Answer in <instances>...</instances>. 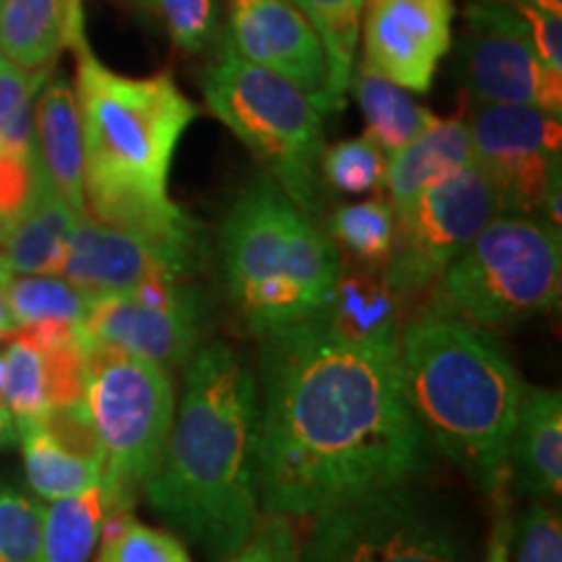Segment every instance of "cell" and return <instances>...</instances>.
<instances>
[{"mask_svg":"<svg viewBox=\"0 0 562 562\" xmlns=\"http://www.w3.org/2000/svg\"><path fill=\"white\" fill-rule=\"evenodd\" d=\"M89 302L79 286L55 273H11L5 281L13 328L34 321H83Z\"/></svg>","mask_w":562,"mask_h":562,"instance_id":"cell-27","label":"cell"},{"mask_svg":"<svg viewBox=\"0 0 562 562\" xmlns=\"http://www.w3.org/2000/svg\"><path fill=\"white\" fill-rule=\"evenodd\" d=\"M201 256L81 216L70 235L60 277L89 300L133 292L146 279H186Z\"/></svg>","mask_w":562,"mask_h":562,"instance_id":"cell-15","label":"cell"},{"mask_svg":"<svg viewBox=\"0 0 562 562\" xmlns=\"http://www.w3.org/2000/svg\"><path fill=\"white\" fill-rule=\"evenodd\" d=\"M34 165H37V154L32 159H21L16 154L0 149V220L11 216L26 201L34 182Z\"/></svg>","mask_w":562,"mask_h":562,"instance_id":"cell-37","label":"cell"},{"mask_svg":"<svg viewBox=\"0 0 562 562\" xmlns=\"http://www.w3.org/2000/svg\"><path fill=\"white\" fill-rule=\"evenodd\" d=\"M83 404L100 435L104 516L131 513L157 472L175 419L170 370L89 339Z\"/></svg>","mask_w":562,"mask_h":562,"instance_id":"cell-8","label":"cell"},{"mask_svg":"<svg viewBox=\"0 0 562 562\" xmlns=\"http://www.w3.org/2000/svg\"><path fill=\"white\" fill-rule=\"evenodd\" d=\"M9 277L11 273L3 269V263H0V339H9V334L13 331L9 305H5V281H9Z\"/></svg>","mask_w":562,"mask_h":562,"instance_id":"cell-39","label":"cell"},{"mask_svg":"<svg viewBox=\"0 0 562 562\" xmlns=\"http://www.w3.org/2000/svg\"><path fill=\"white\" fill-rule=\"evenodd\" d=\"M467 125L474 161L501 191L503 214L542 216L560 227V117L529 104H476Z\"/></svg>","mask_w":562,"mask_h":562,"instance_id":"cell-11","label":"cell"},{"mask_svg":"<svg viewBox=\"0 0 562 562\" xmlns=\"http://www.w3.org/2000/svg\"><path fill=\"white\" fill-rule=\"evenodd\" d=\"M510 474L537 501H560L562 492V398L560 391L524 385L510 448Z\"/></svg>","mask_w":562,"mask_h":562,"instance_id":"cell-19","label":"cell"},{"mask_svg":"<svg viewBox=\"0 0 562 562\" xmlns=\"http://www.w3.org/2000/svg\"><path fill=\"white\" fill-rule=\"evenodd\" d=\"M261 344L256 490L263 513L315 516L425 472L430 438L406 398L398 351L349 341L323 318Z\"/></svg>","mask_w":562,"mask_h":562,"instance_id":"cell-1","label":"cell"},{"mask_svg":"<svg viewBox=\"0 0 562 562\" xmlns=\"http://www.w3.org/2000/svg\"><path fill=\"white\" fill-rule=\"evenodd\" d=\"M3 355V402L9 406L13 425L24 427L37 422L50 409L47 402V370L42 351L26 347L16 339H9Z\"/></svg>","mask_w":562,"mask_h":562,"instance_id":"cell-31","label":"cell"},{"mask_svg":"<svg viewBox=\"0 0 562 562\" xmlns=\"http://www.w3.org/2000/svg\"><path fill=\"white\" fill-rule=\"evenodd\" d=\"M497 521L495 531H492L490 539V554L487 562H510V544H513V524L510 518L505 516V508H497Z\"/></svg>","mask_w":562,"mask_h":562,"instance_id":"cell-38","label":"cell"},{"mask_svg":"<svg viewBox=\"0 0 562 562\" xmlns=\"http://www.w3.org/2000/svg\"><path fill=\"white\" fill-rule=\"evenodd\" d=\"M385 167L389 161H385L383 149L368 133L331 146L328 151H323L321 159L326 186L347 195L381 191L385 186Z\"/></svg>","mask_w":562,"mask_h":562,"instance_id":"cell-32","label":"cell"},{"mask_svg":"<svg viewBox=\"0 0 562 562\" xmlns=\"http://www.w3.org/2000/svg\"><path fill=\"white\" fill-rule=\"evenodd\" d=\"M76 222L37 157L30 195L0 220V263L9 273H60Z\"/></svg>","mask_w":562,"mask_h":562,"instance_id":"cell-17","label":"cell"},{"mask_svg":"<svg viewBox=\"0 0 562 562\" xmlns=\"http://www.w3.org/2000/svg\"><path fill=\"white\" fill-rule=\"evenodd\" d=\"M203 305L154 307L131 292L104 294L89 302L81 321L91 341L128 351L140 360L175 370L188 364L201 344Z\"/></svg>","mask_w":562,"mask_h":562,"instance_id":"cell-16","label":"cell"},{"mask_svg":"<svg viewBox=\"0 0 562 562\" xmlns=\"http://www.w3.org/2000/svg\"><path fill=\"white\" fill-rule=\"evenodd\" d=\"M224 562H300V544L290 518L279 513L258 516L245 544Z\"/></svg>","mask_w":562,"mask_h":562,"instance_id":"cell-35","label":"cell"},{"mask_svg":"<svg viewBox=\"0 0 562 562\" xmlns=\"http://www.w3.org/2000/svg\"><path fill=\"white\" fill-rule=\"evenodd\" d=\"M349 87L355 91L364 123H368V136L389 154H396L438 117L432 110L414 102V97L404 87L375 74L364 63L351 70Z\"/></svg>","mask_w":562,"mask_h":562,"instance_id":"cell-23","label":"cell"},{"mask_svg":"<svg viewBox=\"0 0 562 562\" xmlns=\"http://www.w3.org/2000/svg\"><path fill=\"white\" fill-rule=\"evenodd\" d=\"M393 237H396V216L391 201L385 199L349 203L336 209L331 216V240L368 269H385Z\"/></svg>","mask_w":562,"mask_h":562,"instance_id":"cell-28","label":"cell"},{"mask_svg":"<svg viewBox=\"0 0 562 562\" xmlns=\"http://www.w3.org/2000/svg\"><path fill=\"white\" fill-rule=\"evenodd\" d=\"M300 562H476V552L451 513L398 482L315 513Z\"/></svg>","mask_w":562,"mask_h":562,"instance_id":"cell-9","label":"cell"},{"mask_svg":"<svg viewBox=\"0 0 562 562\" xmlns=\"http://www.w3.org/2000/svg\"><path fill=\"white\" fill-rule=\"evenodd\" d=\"M224 286L258 339L321 318L341 271L339 248L258 172L237 193L220 229Z\"/></svg>","mask_w":562,"mask_h":562,"instance_id":"cell-5","label":"cell"},{"mask_svg":"<svg viewBox=\"0 0 562 562\" xmlns=\"http://www.w3.org/2000/svg\"><path fill=\"white\" fill-rule=\"evenodd\" d=\"M34 140L47 178L76 216L87 214L83 201V138L76 91L63 74H50L34 104Z\"/></svg>","mask_w":562,"mask_h":562,"instance_id":"cell-20","label":"cell"},{"mask_svg":"<svg viewBox=\"0 0 562 562\" xmlns=\"http://www.w3.org/2000/svg\"><path fill=\"white\" fill-rule=\"evenodd\" d=\"M516 562H562L560 513L533 503L518 526Z\"/></svg>","mask_w":562,"mask_h":562,"instance_id":"cell-36","label":"cell"},{"mask_svg":"<svg viewBox=\"0 0 562 562\" xmlns=\"http://www.w3.org/2000/svg\"><path fill=\"white\" fill-rule=\"evenodd\" d=\"M76 53V104L83 138V201L91 220L201 256L199 222L167 193L182 133L199 117L170 74L123 76L89 47Z\"/></svg>","mask_w":562,"mask_h":562,"instance_id":"cell-3","label":"cell"},{"mask_svg":"<svg viewBox=\"0 0 562 562\" xmlns=\"http://www.w3.org/2000/svg\"><path fill=\"white\" fill-rule=\"evenodd\" d=\"M224 45L313 97L326 115L328 63L313 24L290 0H229Z\"/></svg>","mask_w":562,"mask_h":562,"instance_id":"cell-14","label":"cell"},{"mask_svg":"<svg viewBox=\"0 0 562 562\" xmlns=\"http://www.w3.org/2000/svg\"><path fill=\"white\" fill-rule=\"evenodd\" d=\"M104 505L100 487L60 497L45 508L40 562H89L100 544Z\"/></svg>","mask_w":562,"mask_h":562,"instance_id":"cell-26","label":"cell"},{"mask_svg":"<svg viewBox=\"0 0 562 562\" xmlns=\"http://www.w3.org/2000/svg\"><path fill=\"white\" fill-rule=\"evenodd\" d=\"M396 294L385 284V277L370 273H341L336 277L331 300L321 318L336 334L362 347L398 351Z\"/></svg>","mask_w":562,"mask_h":562,"instance_id":"cell-22","label":"cell"},{"mask_svg":"<svg viewBox=\"0 0 562 562\" xmlns=\"http://www.w3.org/2000/svg\"><path fill=\"white\" fill-rule=\"evenodd\" d=\"M256 427L258 383L248 364L224 341L195 349L170 438L144 495L209 562L240 550L261 516Z\"/></svg>","mask_w":562,"mask_h":562,"instance_id":"cell-2","label":"cell"},{"mask_svg":"<svg viewBox=\"0 0 562 562\" xmlns=\"http://www.w3.org/2000/svg\"><path fill=\"white\" fill-rule=\"evenodd\" d=\"M552 3H558V5H562V0H552Z\"/></svg>","mask_w":562,"mask_h":562,"instance_id":"cell-42","label":"cell"},{"mask_svg":"<svg viewBox=\"0 0 562 562\" xmlns=\"http://www.w3.org/2000/svg\"><path fill=\"white\" fill-rule=\"evenodd\" d=\"M453 0H364V66L425 94L453 45Z\"/></svg>","mask_w":562,"mask_h":562,"instance_id":"cell-13","label":"cell"},{"mask_svg":"<svg viewBox=\"0 0 562 562\" xmlns=\"http://www.w3.org/2000/svg\"><path fill=\"white\" fill-rule=\"evenodd\" d=\"M497 214H503L501 191L476 161L435 182L396 216L385 284L393 294L422 292Z\"/></svg>","mask_w":562,"mask_h":562,"instance_id":"cell-10","label":"cell"},{"mask_svg":"<svg viewBox=\"0 0 562 562\" xmlns=\"http://www.w3.org/2000/svg\"><path fill=\"white\" fill-rule=\"evenodd\" d=\"M50 76L30 74L5 55H0V149L32 159L34 140V97Z\"/></svg>","mask_w":562,"mask_h":562,"instance_id":"cell-29","label":"cell"},{"mask_svg":"<svg viewBox=\"0 0 562 562\" xmlns=\"http://www.w3.org/2000/svg\"><path fill=\"white\" fill-rule=\"evenodd\" d=\"M313 24L328 63L326 115L344 108L357 47H360L364 0H290Z\"/></svg>","mask_w":562,"mask_h":562,"instance_id":"cell-24","label":"cell"},{"mask_svg":"<svg viewBox=\"0 0 562 562\" xmlns=\"http://www.w3.org/2000/svg\"><path fill=\"white\" fill-rule=\"evenodd\" d=\"M13 438H16V425H13L11 412L5 406H0V451L9 448Z\"/></svg>","mask_w":562,"mask_h":562,"instance_id":"cell-40","label":"cell"},{"mask_svg":"<svg viewBox=\"0 0 562 562\" xmlns=\"http://www.w3.org/2000/svg\"><path fill=\"white\" fill-rule=\"evenodd\" d=\"M560 286V227L497 214L440 273L435 305L484 331H508L558 307Z\"/></svg>","mask_w":562,"mask_h":562,"instance_id":"cell-7","label":"cell"},{"mask_svg":"<svg viewBox=\"0 0 562 562\" xmlns=\"http://www.w3.org/2000/svg\"><path fill=\"white\" fill-rule=\"evenodd\" d=\"M203 102L243 140L302 214L321 220L326 206L323 112L297 83L252 66L222 42V58L203 68Z\"/></svg>","mask_w":562,"mask_h":562,"instance_id":"cell-6","label":"cell"},{"mask_svg":"<svg viewBox=\"0 0 562 562\" xmlns=\"http://www.w3.org/2000/svg\"><path fill=\"white\" fill-rule=\"evenodd\" d=\"M81 37V0H0V55L30 74L50 76Z\"/></svg>","mask_w":562,"mask_h":562,"instance_id":"cell-18","label":"cell"},{"mask_svg":"<svg viewBox=\"0 0 562 562\" xmlns=\"http://www.w3.org/2000/svg\"><path fill=\"white\" fill-rule=\"evenodd\" d=\"M456 63L476 104H529L562 115V74L542 60L526 21L501 3H467Z\"/></svg>","mask_w":562,"mask_h":562,"instance_id":"cell-12","label":"cell"},{"mask_svg":"<svg viewBox=\"0 0 562 562\" xmlns=\"http://www.w3.org/2000/svg\"><path fill=\"white\" fill-rule=\"evenodd\" d=\"M165 21L175 47L186 53H206L220 37L214 0H146Z\"/></svg>","mask_w":562,"mask_h":562,"instance_id":"cell-34","label":"cell"},{"mask_svg":"<svg viewBox=\"0 0 562 562\" xmlns=\"http://www.w3.org/2000/svg\"><path fill=\"white\" fill-rule=\"evenodd\" d=\"M21 440V453H24L26 480L32 490L45 501H60V497H74L89 492L102 484V467L79 459L63 448L58 440L42 430L40 422L16 427Z\"/></svg>","mask_w":562,"mask_h":562,"instance_id":"cell-25","label":"cell"},{"mask_svg":"<svg viewBox=\"0 0 562 562\" xmlns=\"http://www.w3.org/2000/svg\"><path fill=\"white\" fill-rule=\"evenodd\" d=\"M94 562H193L182 539L138 524L131 513L104 516Z\"/></svg>","mask_w":562,"mask_h":562,"instance_id":"cell-30","label":"cell"},{"mask_svg":"<svg viewBox=\"0 0 562 562\" xmlns=\"http://www.w3.org/2000/svg\"><path fill=\"white\" fill-rule=\"evenodd\" d=\"M131 3H146V0H131Z\"/></svg>","mask_w":562,"mask_h":562,"instance_id":"cell-41","label":"cell"},{"mask_svg":"<svg viewBox=\"0 0 562 562\" xmlns=\"http://www.w3.org/2000/svg\"><path fill=\"white\" fill-rule=\"evenodd\" d=\"M472 138L463 117H435L417 138L391 154L385 167L393 216L404 214L427 188L453 175L461 167L472 165Z\"/></svg>","mask_w":562,"mask_h":562,"instance_id":"cell-21","label":"cell"},{"mask_svg":"<svg viewBox=\"0 0 562 562\" xmlns=\"http://www.w3.org/2000/svg\"><path fill=\"white\" fill-rule=\"evenodd\" d=\"M42 521L40 501L11 484H0V562H40Z\"/></svg>","mask_w":562,"mask_h":562,"instance_id":"cell-33","label":"cell"},{"mask_svg":"<svg viewBox=\"0 0 562 562\" xmlns=\"http://www.w3.org/2000/svg\"><path fill=\"white\" fill-rule=\"evenodd\" d=\"M398 364L427 438L505 508L524 383L501 344L432 305L398 331Z\"/></svg>","mask_w":562,"mask_h":562,"instance_id":"cell-4","label":"cell"}]
</instances>
